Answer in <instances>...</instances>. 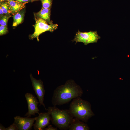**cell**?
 <instances>
[{
  "label": "cell",
  "mask_w": 130,
  "mask_h": 130,
  "mask_svg": "<svg viewBox=\"0 0 130 130\" xmlns=\"http://www.w3.org/2000/svg\"><path fill=\"white\" fill-rule=\"evenodd\" d=\"M81 88L72 79L67 81L65 84L57 87L54 90L51 102L54 106L67 103L72 99L82 96Z\"/></svg>",
  "instance_id": "obj_1"
},
{
  "label": "cell",
  "mask_w": 130,
  "mask_h": 130,
  "mask_svg": "<svg viewBox=\"0 0 130 130\" xmlns=\"http://www.w3.org/2000/svg\"><path fill=\"white\" fill-rule=\"evenodd\" d=\"M69 110L74 117L85 123L94 115L90 103L80 97L73 99Z\"/></svg>",
  "instance_id": "obj_2"
},
{
  "label": "cell",
  "mask_w": 130,
  "mask_h": 130,
  "mask_svg": "<svg viewBox=\"0 0 130 130\" xmlns=\"http://www.w3.org/2000/svg\"><path fill=\"white\" fill-rule=\"evenodd\" d=\"M47 110L54 125L61 130L68 129L74 117L69 109H60L53 106L49 107Z\"/></svg>",
  "instance_id": "obj_3"
},
{
  "label": "cell",
  "mask_w": 130,
  "mask_h": 130,
  "mask_svg": "<svg viewBox=\"0 0 130 130\" xmlns=\"http://www.w3.org/2000/svg\"><path fill=\"white\" fill-rule=\"evenodd\" d=\"M35 17V23L33 25L34 31L32 34L29 36V38L31 39L36 38L37 41H39V36L40 34L47 31L52 32L57 28L58 25L57 24L53 23L49 24L41 18Z\"/></svg>",
  "instance_id": "obj_4"
},
{
  "label": "cell",
  "mask_w": 130,
  "mask_h": 130,
  "mask_svg": "<svg viewBox=\"0 0 130 130\" xmlns=\"http://www.w3.org/2000/svg\"><path fill=\"white\" fill-rule=\"evenodd\" d=\"M100 38L97 31H90L88 32H82L78 30L72 41H75L76 43L82 42L86 45L90 43H97Z\"/></svg>",
  "instance_id": "obj_5"
},
{
  "label": "cell",
  "mask_w": 130,
  "mask_h": 130,
  "mask_svg": "<svg viewBox=\"0 0 130 130\" xmlns=\"http://www.w3.org/2000/svg\"><path fill=\"white\" fill-rule=\"evenodd\" d=\"M30 76L32 87L38 98L40 105H43L46 110L47 109L44 103L45 91L43 82L41 79L37 80L35 78L31 73Z\"/></svg>",
  "instance_id": "obj_6"
},
{
  "label": "cell",
  "mask_w": 130,
  "mask_h": 130,
  "mask_svg": "<svg viewBox=\"0 0 130 130\" xmlns=\"http://www.w3.org/2000/svg\"><path fill=\"white\" fill-rule=\"evenodd\" d=\"M25 97L27 103L28 110L25 116L30 117L31 116H35L36 113L39 114L40 110L38 106L39 102H38L36 97L29 93H26Z\"/></svg>",
  "instance_id": "obj_7"
},
{
  "label": "cell",
  "mask_w": 130,
  "mask_h": 130,
  "mask_svg": "<svg viewBox=\"0 0 130 130\" xmlns=\"http://www.w3.org/2000/svg\"><path fill=\"white\" fill-rule=\"evenodd\" d=\"M37 117L34 118L24 117L17 116L14 117V123L19 130H30L32 129Z\"/></svg>",
  "instance_id": "obj_8"
},
{
  "label": "cell",
  "mask_w": 130,
  "mask_h": 130,
  "mask_svg": "<svg viewBox=\"0 0 130 130\" xmlns=\"http://www.w3.org/2000/svg\"><path fill=\"white\" fill-rule=\"evenodd\" d=\"M38 114L35 122L33 124V128L35 130H44L50 124L51 119V115L48 112L41 113Z\"/></svg>",
  "instance_id": "obj_9"
},
{
  "label": "cell",
  "mask_w": 130,
  "mask_h": 130,
  "mask_svg": "<svg viewBox=\"0 0 130 130\" xmlns=\"http://www.w3.org/2000/svg\"><path fill=\"white\" fill-rule=\"evenodd\" d=\"M9 11L13 15L21 10L25 7L27 3H21L15 0H9L7 1Z\"/></svg>",
  "instance_id": "obj_10"
},
{
  "label": "cell",
  "mask_w": 130,
  "mask_h": 130,
  "mask_svg": "<svg viewBox=\"0 0 130 130\" xmlns=\"http://www.w3.org/2000/svg\"><path fill=\"white\" fill-rule=\"evenodd\" d=\"M75 118H73L69 127V130H89L87 124Z\"/></svg>",
  "instance_id": "obj_11"
},
{
  "label": "cell",
  "mask_w": 130,
  "mask_h": 130,
  "mask_svg": "<svg viewBox=\"0 0 130 130\" xmlns=\"http://www.w3.org/2000/svg\"><path fill=\"white\" fill-rule=\"evenodd\" d=\"M50 9L42 8L40 11L34 14L35 17L41 18L48 23L51 24L52 22L50 19Z\"/></svg>",
  "instance_id": "obj_12"
},
{
  "label": "cell",
  "mask_w": 130,
  "mask_h": 130,
  "mask_svg": "<svg viewBox=\"0 0 130 130\" xmlns=\"http://www.w3.org/2000/svg\"><path fill=\"white\" fill-rule=\"evenodd\" d=\"M25 12L24 10H22L12 16L13 19V26H16L22 23L24 19Z\"/></svg>",
  "instance_id": "obj_13"
},
{
  "label": "cell",
  "mask_w": 130,
  "mask_h": 130,
  "mask_svg": "<svg viewBox=\"0 0 130 130\" xmlns=\"http://www.w3.org/2000/svg\"><path fill=\"white\" fill-rule=\"evenodd\" d=\"M0 7L5 14L10 15L9 6L7 2L3 1L0 2Z\"/></svg>",
  "instance_id": "obj_14"
},
{
  "label": "cell",
  "mask_w": 130,
  "mask_h": 130,
  "mask_svg": "<svg viewBox=\"0 0 130 130\" xmlns=\"http://www.w3.org/2000/svg\"><path fill=\"white\" fill-rule=\"evenodd\" d=\"M11 17V16L10 15L4 14L0 16V25L7 26L8 20Z\"/></svg>",
  "instance_id": "obj_15"
},
{
  "label": "cell",
  "mask_w": 130,
  "mask_h": 130,
  "mask_svg": "<svg viewBox=\"0 0 130 130\" xmlns=\"http://www.w3.org/2000/svg\"><path fill=\"white\" fill-rule=\"evenodd\" d=\"M42 8L50 9L52 3V0H41Z\"/></svg>",
  "instance_id": "obj_16"
},
{
  "label": "cell",
  "mask_w": 130,
  "mask_h": 130,
  "mask_svg": "<svg viewBox=\"0 0 130 130\" xmlns=\"http://www.w3.org/2000/svg\"><path fill=\"white\" fill-rule=\"evenodd\" d=\"M8 32L7 26L1 25L0 26V35L2 36L6 34Z\"/></svg>",
  "instance_id": "obj_17"
},
{
  "label": "cell",
  "mask_w": 130,
  "mask_h": 130,
  "mask_svg": "<svg viewBox=\"0 0 130 130\" xmlns=\"http://www.w3.org/2000/svg\"><path fill=\"white\" fill-rule=\"evenodd\" d=\"M18 128L17 125L13 123L10 126L7 128H6L5 130H17Z\"/></svg>",
  "instance_id": "obj_18"
},
{
  "label": "cell",
  "mask_w": 130,
  "mask_h": 130,
  "mask_svg": "<svg viewBox=\"0 0 130 130\" xmlns=\"http://www.w3.org/2000/svg\"><path fill=\"white\" fill-rule=\"evenodd\" d=\"M44 130H58L57 127L55 128L53 127L51 125H48V127L45 128Z\"/></svg>",
  "instance_id": "obj_19"
},
{
  "label": "cell",
  "mask_w": 130,
  "mask_h": 130,
  "mask_svg": "<svg viewBox=\"0 0 130 130\" xmlns=\"http://www.w3.org/2000/svg\"><path fill=\"white\" fill-rule=\"evenodd\" d=\"M18 1L22 3H28V2L31 1V0H15Z\"/></svg>",
  "instance_id": "obj_20"
},
{
  "label": "cell",
  "mask_w": 130,
  "mask_h": 130,
  "mask_svg": "<svg viewBox=\"0 0 130 130\" xmlns=\"http://www.w3.org/2000/svg\"><path fill=\"white\" fill-rule=\"evenodd\" d=\"M5 128L1 124H0V130H5Z\"/></svg>",
  "instance_id": "obj_21"
},
{
  "label": "cell",
  "mask_w": 130,
  "mask_h": 130,
  "mask_svg": "<svg viewBox=\"0 0 130 130\" xmlns=\"http://www.w3.org/2000/svg\"><path fill=\"white\" fill-rule=\"evenodd\" d=\"M0 16L5 14L4 13L0 7Z\"/></svg>",
  "instance_id": "obj_22"
},
{
  "label": "cell",
  "mask_w": 130,
  "mask_h": 130,
  "mask_svg": "<svg viewBox=\"0 0 130 130\" xmlns=\"http://www.w3.org/2000/svg\"><path fill=\"white\" fill-rule=\"evenodd\" d=\"M9 1V0H0V2L4 1Z\"/></svg>",
  "instance_id": "obj_23"
},
{
  "label": "cell",
  "mask_w": 130,
  "mask_h": 130,
  "mask_svg": "<svg viewBox=\"0 0 130 130\" xmlns=\"http://www.w3.org/2000/svg\"><path fill=\"white\" fill-rule=\"evenodd\" d=\"M31 0V2H33L34 1H36L37 0Z\"/></svg>",
  "instance_id": "obj_24"
},
{
  "label": "cell",
  "mask_w": 130,
  "mask_h": 130,
  "mask_svg": "<svg viewBox=\"0 0 130 130\" xmlns=\"http://www.w3.org/2000/svg\"></svg>",
  "instance_id": "obj_25"
}]
</instances>
